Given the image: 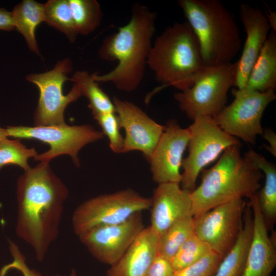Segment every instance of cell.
Listing matches in <instances>:
<instances>
[{
	"instance_id": "6da1fadb",
	"label": "cell",
	"mask_w": 276,
	"mask_h": 276,
	"mask_svg": "<svg viewBox=\"0 0 276 276\" xmlns=\"http://www.w3.org/2000/svg\"><path fill=\"white\" fill-rule=\"evenodd\" d=\"M68 195L49 162H40L17 180L16 234L31 247L39 262L58 237Z\"/></svg>"
},
{
	"instance_id": "7a4b0ae2",
	"label": "cell",
	"mask_w": 276,
	"mask_h": 276,
	"mask_svg": "<svg viewBox=\"0 0 276 276\" xmlns=\"http://www.w3.org/2000/svg\"><path fill=\"white\" fill-rule=\"evenodd\" d=\"M157 14L144 5L135 4L130 20L116 33L106 36L98 50L100 58L118 62L103 75L93 73L98 82H110L119 90L130 93L142 83L156 31Z\"/></svg>"
},
{
	"instance_id": "3957f363",
	"label": "cell",
	"mask_w": 276,
	"mask_h": 276,
	"mask_svg": "<svg viewBox=\"0 0 276 276\" xmlns=\"http://www.w3.org/2000/svg\"><path fill=\"white\" fill-rule=\"evenodd\" d=\"M241 146L240 142L228 147L212 167L201 171L200 185L191 192L194 218L218 205L249 199L258 192L263 174L241 155Z\"/></svg>"
},
{
	"instance_id": "277c9868",
	"label": "cell",
	"mask_w": 276,
	"mask_h": 276,
	"mask_svg": "<svg viewBox=\"0 0 276 276\" xmlns=\"http://www.w3.org/2000/svg\"><path fill=\"white\" fill-rule=\"evenodd\" d=\"M147 66L161 84L155 92L170 86L181 91L193 85L205 65L198 39L187 21L174 23L155 38Z\"/></svg>"
},
{
	"instance_id": "5b68a950",
	"label": "cell",
	"mask_w": 276,
	"mask_h": 276,
	"mask_svg": "<svg viewBox=\"0 0 276 276\" xmlns=\"http://www.w3.org/2000/svg\"><path fill=\"white\" fill-rule=\"evenodd\" d=\"M199 42L205 66L232 63L241 49L234 15L219 0H179Z\"/></svg>"
},
{
	"instance_id": "8992f818",
	"label": "cell",
	"mask_w": 276,
	"mask_h": 276,
	"mask_svg": "<svg viewBox=\"0 0 276 276\" xmlns=\"http://www.w3.org/2000/svg\"><path fill=\"white\" fill-rule=\"evenodd\" d=\"M236 69L237 62L204 66L190 87L174 95L180 109L193 121L199 117L214 118L226 105Z\"/></svg>"
},
{
	"instance_id": "52a82bcc",
	"label": "cell",
	"mask_w": 276,
	"mask_h": 276,
	"mask_svg": "<svg viewBox=\"0 0 276 276\" xmlns=\"http://www.w3.org/2000/svg\"><path fill=\"white\" fill-rule=\"evenodd\" d=\"M151 198L142 196L131 188L101 194L79 204L73 212L72 226L79 236L99 226L123 222L134 214L150 209Z\"/></svg>"
},
{
	"instance_id": "ba28073f",
	"label": "cell",
	"mask_w": 276,
	"mask_h": 276,
	"mask_svg": "<svg viewBox=\"0 0 276 276\" xmlns=\"http://www.w3.org/2000/svg\"><path fill=\"white\" fill-rule=\"evenodd\" d=\"M188 128V154L182 159L180 185L182 189L192 192L204 168L240 141L222 130L211 117H197Z\"/></svg>"
},
{
	"instance_id": "9c48e42d",
	"label": "cell",
	"mask_w": 276,
	"mask_h": 276,
	"mask_svg": "<svg viewBox=\"0 0 276 276\" xmlns=\"http://www.w3.org/2000/svg\"><path fill=\"white\" fill-rule=\"evenodd\" d=\"M8 137L34 139L48 144L50 149L38 154L35 160L50 162L63 154L69 155L77 167L80 166L78 158L80 150L87 144L104 138L102 131L91 125H68L66 124L55 126H8L6 128Z\"/></svg>"
},
{
	"instance_id": "30bf717a",
	"label": "cell",
	"mask_w": 276,
	"mask_h": 276,
	"mask_svg": "<svg viewBox=\"0 0 276 276\" xmlns=\"http://www.w3.org/2000/svg\"><path fill=\"white\" fill-rule=\"evenodd\" d=\"M73 70V62L68 58L59 60L53 69L42 73L27 75L26 79L35 85L39 92L37 106L34 113V126H55L66 124L64 113L70 103L76 101L81 94L74 83L64 95L63 86L70 80L68 75Z\"/></svg>"
},
{
	"instance_id": "8fae6325",
	"label": "cell",
	"mask_w": 276,
	"mask_h": 276,
	"mask_svg": "<svg viewBox=\"0 0 276 276\" xmlns=\"http://www.w3.org/2000/svg\"><path fill=\"white\" fill-rule=\"evenodd\" d=\"M233 101L214 118L228 134L254 145L262 135V118L267 106L276 99L274 90L260 92L246 87L233 88Z\"/></svg>"
},
{
	"instance_id": "7c38bea8",
	"label": "cell",
	"mask_w": 276,
	"mask_h": 276,
	"mask_svg": "<svg viewBox=\"0 0 276 276\" xmlns=\"http://www.w3.org/2000/svg\"><path fill=\"white\" fill-rule=\"evenodd\" d=\"M247 203L244 199L235 200L194 218L195 235L212 250L224 257L242 229Z\"/></svg>"
},
{
	"instance_id": "4fadbf2b",
	"label": "cell",
	"mask_w": 276,
	"mask_h": 276,
	"mask_svg": "<svg viewBox=\"0 0 276 276\" xmlns=\"http://www.w3.org/2000/svg\"><path fill=\"white\" fill-rule=\"evenodd\" d=\"M142 212L118 224L93 227L78 237L91 255L111 266L125 253L144 228Z\"/></svg>"
},
{
	"instance_id": "5bb4252c",
	"label": "cell",
	"mask_w": 276,
	"mask_h": 276,
	"mask_svg": "<svg viewBox=\"0 0 276 276\" xmlns=\"http://www.w3.org/2000/svg\"><path fill=\"white\" fill-rule=\"evenodd\" d=\"M120 127L125 131L123 153L139 151L148 162L165 130L135 104L114 97L112 100Z\"/></svg>"
},
{
	"instance_id": "9a60e30c",
	"label": "cell",
	"mask_w": 276,
	"mask_h": 276,
	"mask_svg": "<svg viewBox=\"0 0 276 276\" xmlns=\"http://www.w3.org/2000/svg\"><path fill=\"white\" fill-rule=\"evenodd\" d=\"M148 162L153 180L157 184L180 183L183 155L190 138L189 128H183L170 120Z\"/></svg>"
},
{
	"instance_id": "2e32d148",
	"label": "cell",
	"mask_w": 276,
	"mask_h": 276,
	"mask_svg": "<svg viewBox=\"0 0 276 276\" xmlns=\"http://www.w3.org/2000/svg\"><path fill=\"white\" fill-rule=\"evenodd\" d=\"M239 15L246 37L241 57L236 62L234 86L241 89L246 86L251 71L271 28L266 15L259 8L242 4L240 6Z\"/></svg>"
},
{
	"instance_id": "e0dca14e",
	"label": "cell",
	"mask_w": 276,
	"mask_h": 276,
	"mask_svg": "<svg viewBox=\"0 0 276 276\" xmlns=\"http://www.w3.org/2000/svg\"><path fill=\"white\" fill-rule=\"evenodd\" d=\"M151 198L150 226L160 236L177 220L193 216L191 192L182 189L180 183L158 184Z\"/></svg>"
},
{
	"instance_id": "ac0fdd59",
	"label": "cell",
	"mask_w": 276,
	"mask_h": 276,
	"mask_svg": "<svg viewBox=\"0 0 276 276\" xmlns=\"http://www.w3.org/2000/svg\"><path fill=\"white\" fill-rule=\"evenodd\" d=\"M253 220L252 234L241 276H270L276 266L274 233L270 236L260 212L257 193L249 198Z\"/></svg>"
},
{
	"instance_id": "d6986e66",
	"label": "cell",
	"mask_w": 276,
	"mask_h": 276,
	"mask_svg": "<svg viewBox=\"0 0 276 276\" xmlns=\"http://www.w3.org/2000/svg\"><path fill=\"white\" fill-rule=\"evenodd\" d=\"M159 239L150 226L144 227L121 259L110 266L107 276H145L158 254Z\"/></svg>"
},
{
	"instance_id": "ffe728a7",
	"label": "cell",
	"mask_w": 276,
	"mask_h": 276,
	"mask_svg": "<svg viewBox=\"0 0 276 276\" xmlns=\"http://www.w3.org/2000/svg\"><path fill=\"white\" fill-rule=\"evenodd\" d=\"M244 154L252 161L265 177L263 187L257 193L258 202L268 230H272L276 220L275 165L252 149Z\"/></svg>"
},
{
	"instance_id": "44dd1931",
	"label": "cell",
	"mask_w": 276,
	"mask_h": 276,
	"mask_svg": "<svg viewBox=\"0 0 276 276\" xmlns=\"http://www.w3.org/2000/svg\"><path fill=\"white\" fill-rule=\"evenodd\" d=\"M276 31L271 30L251 71L245 87L260 92L276 88Z\"/></svg>"
},
{
	"instance_id": "7402d4cb",
	"label": "cell",
	"mask_w": 276,
	"mask_h": 276,
	"mask_svg": "<svg viewBox=\"0 0 276 276\" xmlns=\"http://www.w3.org/2000/svg\"><path fill=\"white\" fill-rule=\"evenodd\" d=\"M253 229L251 208L247 203L242 229L232 248L224 256L213 276H241L243 272Z\"/></svg>"
},
{
	"instance_id": "603a6c76",
	"label": "cell",
	"mask_w": 276,
	"mask_h": 276,
	"mask_svg": "<svg viewBox=\"0 0 276 276\" xmlns=\"http://www.w3.org/2000/svg\"><path fill=\"white\" fill-rule=\"evenodd\" d=\"M43 7L44 4L34 0H23L11 11L15 29L23 36L29 50L39 56L35 31L44 22Z\"/></svg>"
},
{
	"instance_id": "cb8c5ba5",
	"label": "cell",
	"mask_w": 276,
	"mask_h": 276,
	"mask_svg": "<svg viewBox=\"0 0 276 276\" xmlns=\"http://www.w3.org/2000/svg\"><path fill=\"white\" fill-rule=\"evenodd\" d=\"M70 80L78 86L81 96L88 100V107L91 110L93 115L116 113V107L112 100L99 86L93 74L86 71H76Z\"/></svg>"
},
{
	"instance_id": "d4e9b609",
	"label": "cell",
	"mask_w": 276,
	"mask_h": 276,
	"mask_svg": "<svg viewBox=\"0 0 276 276\" xmlns=\"http://www.w3.org/2000/svg\"><path fill=\"white\" fill-rule=\"evenodd\" d=\"M44 22L63 33L71 43L78 35L68 0H49L44 3Z\"/></svg>"
},
{
	"instance_id": "484cf974",
	"label": "cell",
	"mask_w": 276,
	"mask_h": 276,
	"mask_svg": "<svg viewBox=\"0 0 276 276\" xmlns=\"http://www.w3.org/2000/svg\"><path fill=\"white\" fill-rule=\"evenodd\" d=\"M194 234L192 216L177 220L160 236L158 254L171 260L181 246Z\"/></svg>"
},
{
	"instance_id": "4316f807",
	"label": "cell",
	"mask_w": 276,
	"mask_h": 276,
	"mask_svg": "<svg viewBox=\"0 0 276 276\" xmlns=\"http://www.w3.org/2000/svg\"><path fill=\"white\" fill-rule=\"evenodd\" d=\"M78 35H87L100 25L103 13L96 0H68Z\"/></svg>"
},
{
	"instance_id": "83f0119b",
	"label": "cell",
	"mask_w": 276,
	"mask_h": 276,
	"mask_svg": "<svg viewBox=\"0 0 276 276\" xmlns=\"http://www.w3.org/2000/svg\"><path fill=\"white\" fill-rule=\"evenodd\" d=\"M38 153L34 147L28 148L19 139L11 140L6 137L0 142V171L6 166L17 165L24 171L31 167L28 159L34 158Z\"/></svg>"
},
{
	"instance_id": "f1b7e54d",
	"label": "cell",
	"mask_w": 276,
	"mask_h": 276,
	"mask_svg": "<svg viewBox=\"0 0 276 276\" xmlns=\"http://www.w3.org/2000/svg\"><path fill=\"white\" fill-rule=\"evenodd\" d=\"M212 251L195 234L178 249L170 261L174 271L184 268L197 262Z\"/></svg>"
},
{
	"instance_id": "f546056e",
	"label": "cell",
	"mask_w": 276,
	"mask_h": 276,
	"mask_svg": "<svg viewBox=\"0 0 276 276\" xmlns=\"http://www.w3.org/2000/svg\"><path fill=\"white\" fill-rule=\"evenodd\" d=\"M93 116L100 126L104 135L107 137L111 151L116 154L123 153L124 137L120 132L121 128L116 113L109 112Z\"/></svg>"
},
{
	"instance_id": "4dcf8cb0",
	"label": "cell",
	"mask_w": 276,
	"mask_h": 276,
	"mask_svg": "<svg viewBox=\"0 0 276 276\" xmlns=\"http://www.w3.org/2000/svg\"><path fill=\"white\" fill-rule=\"evenodd\" d=\"M223 257L212 250L195 263L174 271L173 276H213Z\"/></svg>"
},
{
	"instance_id": "1f68e13d",
	"label": "cell",
	"mask_w": 276,
	"mask_h": 276,
	"mask_svg": "<svg viewBox=\"0 0 276 276\" xmlns=\"http://www.w3.org/2000/svg\"><path fill=\"white\" fill-rule=\"evenodd\" d=\"M10 254L12 257V261L4 266L0 269V276H6L7 273L11 269H16L20 271L23 276H42L35 269L30 268L26 263V258L21 252L17 245L12 241H9ZM53 276H60L55 274Z\"/></svg>"
},
{
	"instance_id": "d6a6232c",
	"label": "cell",
	"mask_w": 276,
	"mask_h": 276,
	"mask_svg": "<svg viewBox=\"0 0 276 276\" xmlns=\"http://www.w3.org/2000/svg\"><path fill=\"white\" fill-rule=\"evenodd\" d=\"M174 270L170 260L158 254L154 258L145 276H173Z\"/></svg>"
},
{
	"instance_id": "836d02e7",
	"label": "cell",
	"mask_w": 276,
	"mask_h": 276,
	"mask_svg": "<svg viewBox=\"0 0 276 276\" xmlns=\"http://www.w3.org/2000/svg\"><path fill=\"white\" fill-rule=\"evenodd\" d=\"M0 30L11 31L15 30L11 11L0 8Z\"/></svg>"
},
{
	"instance_id": "e575fe53",
	"label": "cell",
	"mask_w": 276,
	"mask_h": 276,
	"mask_svg": "<svg viewBox=\"0 0 276 276\" xmlns=\"http://www.w3.org/2000/svg\"><path fill=\"white\" fill-rule=\"evenodd\" d=\"M262 136L268 143V145H263V147L273 156L276 157V134L272 130L266 129L263 130Z\"/></svg>"
},
{
	"instance_id": "d590c367",
	"label": "cell",
	"mask_w": 276,
	"mask_h": 276,
	"mask_svg": "<svg viewBox=\"0 0 276 276\" xmlns=\"http://www.w3.org/2000/svg\"><path fill=\"white\" fill-rule=\"evenodd\" d=\"M266 16L270 28H272V30L276 31V14L275 12L268 9Z\"/></svg>"
},
{
	"instance_id": "8d00e7d4",
	"label": "cell",
	"mask_w": 276,
	"mask_h": 276,
	"mask_svg": "<svg viewBox=\"0 0 276 276\" xmlns=\"http://www.w3.org/2000/svg\"><path fill=\"white\" fill-rule=\"evenodd\" d=\"M6 137H8V136L7 135L6 129L0 125V142Z\"/></svg>"
},
{
	"instance_id": "74e56055",
	"label": "cell",
	"mask_w": 276,
	"mask_h": 276,
	"mask_svg": "<svg viewBox=\"0 0 276 276\" xmlns=\"http://www.w3.org/2000/svg\"><path fill=\"white\" fill-rule=\"evenodd\" d=\"M68 276H77L76 271L75 269H72Z\"/></svg>"
}]
</instances>
